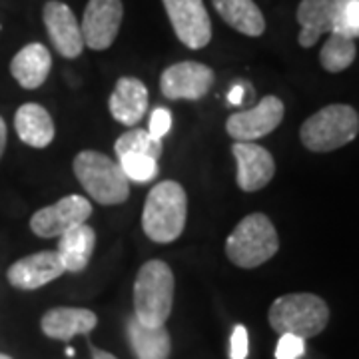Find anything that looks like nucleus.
Segmentation results:
<instances>
[{
  "instance_id": "6e6552de",
  "label": "nucleus",
  "mask_w": 359,
  "mask_h": 359,
  "mask_svg": "<svg viewBox=\"0 0 359 359\" xmlns=\"http://www.w3.org/2000/svg\"><path fill=\"white\" fill-rule=\"evenodd\" d=\"M172 28L182 44L200 50L212 40V22L204 0H162Z\"/></svg>"
},
{
  "instance_id": "412c9836",
  "label": "nucleus",
  "mask_w": 359,
  "mask_h": 359,
  "mask_svg": "<svg viewBox=\"0 0 359 359\" xmlns=\"http://www.w3.org/2000/svg\"><path fill=\"white\" fill-rule=\"evenodd\" d=\"M128 341L136 359H168L172 351V339L164 327H148L136 318L126 323Z\"/></svg>"
},
{
  "instance_id": "ddd939ff",
  "label": "nucleus",
  "mask_w": 359,
  "mask_h": 359,
  "mask_svg": "<svg viewBox=\"0 0 359 359\" xmlns=\"http://www.w3.org/2000/svg\"><path fill=\"white\" fill-rule=\"evenodd\" d=\"M231 154L238 164V186L244 192H257L268 186L276 174V162L264 146L254 142H236Z\"/></svg>"
},
{
  "instance_id": "20e7f679",
  "label": "nucleus",
  "mask_w": 359,
  "mask_h": 359,
  "mask_svg": "<svg viewBox=\"0 0 359 359\" xmlns=\"http://www.w3.org/2000/svg\"><path fill=\"white\" fill-rule=\"evenodd\" d=\"M280 238L266 214L245 216L228 236L226 254L238 268L254 269L278 254Z\"/></svg>"
},
{
  "instance_id": "aec40b11",
  "label": "nucleus",
  "mask_w": 359,
  "mask_h": 359,
  "mask_svg": "<svg viewBox=\"0 0 359 359\" xmlns=\"http://www.w3.org/2000/svg\"><path fill=\"white\" fill-rule=\"evenodd\" d=\"M94 248H96V231L92 230L88 224H80L60 236L56 254L60 257L66 271L76 273L88 266Z\"/></svg>"
},
{
  "instance_id": "9b49d317",
  "label": "nucleus",
  "mask_w": 359,
  "mask_h": 359,
  "mask_svg": "<svg viewBox=\"0 0 359 359\" xmlns=\"http://www.w3.org/2000/svg\"><path fill=\"white\" fill-rule=\"evenodd\" d=\"M214 84V72L202 62H178L160 78L162 94L170 100H200Z\"/></svg>"
},
{
  "instance_id": "423d86ee",
  "label": "nucleus",
  "mask_w": 359,
  "mask_h": 359,
  "mask_svg": "<svg viewBox=\"0 0 359 359\" xmlns=\"http://www.w3.org/2000/svg\"><path fill=\"white\" fill-rule=\"evenodd\" d=\"M74 174L92 200L102 205L126 202L130 196V180L112 158L84 150L74 158Z\"/></svg>"
},
{
  "instance_id": "f03ea898",
  "label": "nucleus",
  "mask_w": 359,
  "mask_h": 359,
  "mask_svg": "<svg viewBox=\"0 0 359 359\" xmlns=\"http://www.w3.org/2000/svg\"><path fill=\"white\" fill-rule=\"evenodd\" d=\"M174 273L166 262H146L134 283V318L148 327H164L174 306Z\"/></svg>"
},
{
  "instance_id": "2f4dec72",
  "label": "nucleus",
  "mask_w": 359,
  "mask_h": 359,
  "mask_svg": "<svg viewBox=\"0 0 359 359\" xmlns=\"http://www.w3.org/2000/svg\"><path fill=\"white\" fill-rule=\"evenodd\" d=\"M92 349V359H116L112 353H108V351H104V349H98V347L90 346Z\"/></svg>"
},
{
  "instance_id": "a211bd4d",
  "label": "nucleus",
  "mask_w": 359,
  "mask_h": 359,
  "mask_svg": "<svg viewBox=\"0 0 359 359\" xmlns=\"http://www.w3.org/2000/svg\"><path fill=\"white\" fill-rule=\"evenodd\" d=\"M52 58L48 48L40 42L26 44L11 62L14 80L26 90L40 88L50 74Z\"/></svg>"
},
{
  "instance_id": "393cba45",
  "label": "nucleus",
  "mask_w": 359,
  "mask_h": 359,
  "mask_svg": "<svg viewBox=\"0 0 359 359\" xmlns=\"http://www.w3.org/2000/svg\"><path fill=\"white\" fill-rule=\"evenodd\" d=\"M118 164L122 168V172L126 174V178L132 182H152L158 176V160L152 156L146 154H128L120 156Z\"/></svg>"
},
{
  "instance_id": "4468645a",
  "label": "nucleus",
  "mask_w": 359,
  "mask_h": 359,
  "mask_svg": "<svg viewBox=\"0 0 359 359\" xmlns=\"http://www.w3.org/2000/svg\"><path fill=\"white\" fill-rule=\"evenodd\" d=\"M66 273L56 252H39L18 259L8 268V282L18 290H39Z\"/></svg>"
},
{
  "instance_id": "f8f14e48",
  "label": "nucleus",
  "mask_w": 359,
  "mask_h": 359,
  "mask_svg": "<svg viewBox=\"0 0 359 359\" xmlns=\"http://www.w3.org/2000/svg\"><path fill=\"white\" fill-rule=\"evenodd\" d=\"M42 18H44L46 32L52 40V46L60 56L76 58L82 54L84 50L82 30H80L76 16L68 4L58 2V0L46 2L44 11H42Z\"/></svg>"
},
{
  "instance_id": "1a4fd4ad",
  "label": "nucleus",
  "mask_w": 359,
  "mask_h": 359,
  "mask_svg": "<svg viewBox=\"0 0 359 359\" xmlns=\"http://www.w3.org/2000/svg\"><path fill=\"white\" fill-rule=\"evenodd\" d=\"M283 112L285 108L278 96H266L254 108L231 114L226 122V130L238 142L259 140L282 124Z\"/></svg>"
},
{
  "instance_id": "f3484780",
  "label": "nucleus",
  "mask_w": 359,
  "mask_h": 359,
  "mask_svg": "<svg viewBox=\"0 0 359 359\" xmlns=\"http://www.w3.org/2000/svg\"><path fill=\"white\" fill-rule=\"evenodd\" d=\"M96 323V313L86 308H54L42 316L40 327L46 337L68 341L74 335L90 334Z\"/></svg>"
},
{
  "instance_id": "6ab92c4d",
  "label": "nucleus",
  "mask_w": 359,
  "mask_h": 359,
  "mask_svg": "<svg viewBox=\"0 0 359 359\" xmlns=\"http://www.w3.org/2000/svg\"><path fill=\"white\" fill-rule=\"evenodd\" d=\"M14 128L18 138L32 148H46L54 140V122L40 104H22L14 114Z\"/></svg>"
},
{
  "instance_id": "9d476101",
  "label": "nucleus",
  "mask_w": 359,
  "mask_h": 359,
  "mask_svg": "<svg viewBox=\"0 0 359 359\" xmlns=\"http://www.w3.org/2000/svg\"><path fill=\"white\" fill-rule=\"evenodd\" d=\"M122 0H90L82 18V40L92 50H106L112 46L122 25Z\"/></svg>"
},
{
  "instance_id": "0eeeda50",
  "label": "nucleus",
  "mask_w": 359,
  "mask_h": 359,
  "mask_svg": "<svg viewBox=\"0 0 359 359\" xmlns=\"http://www.w3.org/2000/svg\"><path fill=\"white\" fill-rule=\"evenodd\" d=\"M92 216V204L84 196H66L56 204L46 205L30 218V230L39 238H60L68 230L86 224Z\"/></svg>"
},
{
  "instance_id": "39448f33",
  "label": "nucleus",
  "mask_w": 359,
  "mask_h": 359,
  "mask_svg": "<svg viewBox=\"0 0 359 359\" xmlns=\"http://www.w3.org/2000/svg\"><path fill=\"white\" fill-rule=\"evenodd\" d=\"M359 134V114L353 106L332 104L318 110L302 124L299 138L302 144L311 152H332Z\"/></svg>"
},
{
  "instance_id": "c756f323",
  "label": "nucleus",
  "mask_w": 359,
  "mask_h": 359,
  "mask_svg": "<svg viewBox=\"0 0 359 359\" xmlns=\"http://www.w3.org/2000/svg\"><path fill=\"white\" fill-rule=\"evenodd\" d=\"M245 84H236L233 88L228 92V102L233 104V106H240V104H244L245 100Z\"/></svg>"
},
{
  "instance_id": "7c9ffc66",
  "label": "nucleus",
  "mask_w": 359,
  "mask_h": 359,
  "mask_svg": "<svg viewBox=\"0 0 359 359\" xmlns=\"http://www.w3.org/2000/svg\"><path fill=\"white\" fill-rule=\"evenodd\" d=\"M4 148H6V124L0 118V158L4 154Z\"/></svg>"
},
{
  "instance_id": "dca6fc26",
  "label": "nucleus",
  "mask_w": 359,
  "mask_h": 359,
  "mask_svg": "<svg viewBox=\"0 0 359 359\" xmlns=\"http://www.w3.org/2000/svg\"><path fill=\"white\" fill-rule=\"evenodd\" d=\"M110 114L124 126H136L148 110V88L138 78L124 76L116 82L110 94Z\"/></svg>"
},
{
  "instance_id": "7ed1b4c3",
  "label": "nucleus",
  "mask_w": 359,
  "mask_h": 359,
  "mask_svg": "<svg viewBox=\"0 0 359 359\" xmlns=\"http://www.w3.org/2000/svg\"><path fill=\"white\" fill-rule=\"evenodd\" d=\"M268 320L276 334H292L308 339L327 327L330 308L320 295L287 294L271 304Z\"/></svg>"
},
{
  "instance_id": "5701e85b",
  "label": "nucleus",
  "mask_w": 359,
  "mask_h": 359,
  "mask_svg": "<svg viewBox=\"0 0 359 359\" xmlns=\"http://www.w3.org/2000/svg\"><path fill=\"white\" fill-rule=\"evenodd\" d=\"M355 54H358L355 40L344 36L339 32H332L320 52L321 66L327 72H334V74L335 72H344L346 68L353 65Z\"/></svg>"
},
{
  "instance_id": "4be33fe9",
  "label": "nucleus",
  "mask_w": 359,
  "mask_h": 359,
  "mask_svg": "<svg viewBox=\"0 0 359 359\" xmlns=\"http://www.w3.org/2000/svg\"><path fill=\"white\" fill-rule=\"evenodd\" d=\"M224 22L245 36H262L266 30L264 14L254 0H212Z\"/></svg>"
},
{
  "instance_id": "2eb2a0df",
  "label": "nucleus",
  "mask_w": 359,
  "mask_h": 359,
  "mask_svg": "<svg viewBox=\"0 0 359 359\" xmlns=\"http://www.w3.org/2000/svg\"><path fill=\"white\" fill-rule=\"evenodd\" d=\"M346 0H302L297 6V22L302 26L299 44L311 48L321 34H332Z\"/></svg>"
},
{
  "instance_id": "f257e3e1",
  "label": "nucleus",
  "mask_w": 359,
  "mask_h": 359,
  "mask_svg": "<svg viewBox=\"0 0 359 359\" xmlns=\"http://www.w3.org/2000/svg\"><path fill=\"white\" fill-rule=\"evenodd\" d=\"M188 196L178 182H160L154 186L144 204L142 228L156 244H170L178 240L186 228Z\"/></svg>"
},
{
  "instance_id": "c85d7f7f",
  "label": "nucleus",
  "mask_w": 359,
  "mask_h": 359,
  "mask_svg": "<svg viewBox=\"0 0 359 359\" xmlns=\"http://www.w3.org/2000/svg\"><path fill=\"white\" fill-rule=\"evenodd\" d=\"M250 351V337L244 325H236L230 337V359H245Z\"/></svg>"
},
{
  "instance_id": "cd10ccee",
  "label": "nucleus",
  "mask_w": 359,
  "mask_h": 359,
  "mask_svg": "<svg viewBox=\"0 0 359 359\" xmlns=\"http://www.w3.org/2000/svg\"><path fill=\"white\" fill-rule=\"evenodd\" d=\"M172 128V114L168 108H156L152 116H150V122H148V134L154 138V140H162L168 132Z\"/></svg>"
},
{
  "instance_id": "b1692460",
  "label": "nucleus",
  "mask_w": 359,
  "mask_h": 359,
  "mask_svg": "<svg viewBox=\"0 0 359 359\" xmlns=\"http://www.w3.org/2000/svg\"><path fill=\"white\" fill-rule=\"evenodd\" d=\"M116 156H128V154H146L152 158H160L162 154V142L154 140L148 130L132 128L128 132H124L114 144Z\"/></svg>"
},
{
  "instance_id": "473e14b6",
  "label": "nucleus",
  "mask_w": 359,
  "mask_h": 359,
  "mask_svg": "<svg viewBox=\"0 0 359 359\" xmlns=\"http://www.w3.org/2000/svg\"><path fill=\"white\" fill-rule=\"evenodd\" d=\"M0 359H13L11 355H6V353H0Z\"/></svg>"
},
{
  "instance_id": "a878e982",
  "label": "nucleus",
  "mask_w": 359,
  "mask_h": 359,
  "mask_svg": "<svg viewBox=\"0 0 359 359\" xmlns=\"http://www.w3.org/2000/svg\"><path fill=\"white\" fill-rule=\"evenodd\" d=\"M334 32H339L349 39H358L359 36V0H346L341 14L337 18Z\"/></svg>"
},
{
  "instance_id": "bb28decb",
  "label": "nucleus",
  "mask_w": 359,
  "mask_h": 359,
  "mask_svg": "<svg viewBox=\"0 0 359 359\" xmlns=\"http://www.w3.org/2000/svg\"><path fill=\"white\" fill-rule=\"evenodd\" d=\"M306 353V339L292 334L280 335L276 346V359H299Z\"/></svg>"
}]
</instances>
